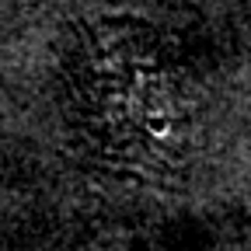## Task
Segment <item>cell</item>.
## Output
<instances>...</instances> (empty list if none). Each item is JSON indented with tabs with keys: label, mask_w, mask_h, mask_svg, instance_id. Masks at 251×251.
Listing matches in <instances>:
<instances>
[{
	"label": "cell",
	"mask_w": 251,
	"mask_h": 251,
	"mask_svg": "<svg viewBox=\"0 0 251 251\" xmlns=\"http://www.w3.org/2000/svg\"><path fill=\"white\" fill-rule=\"evenodd\" d=\"M126 28L129 21H105L80 28L77 98L84 105L87 133L101 147L129 161H150V150H168L178 122L175 80L164 59L153 56V39L140 25L133 49V74H126Z\"/></svg>",
	"instance_id": "6da1fadb"
}]
</instances>
